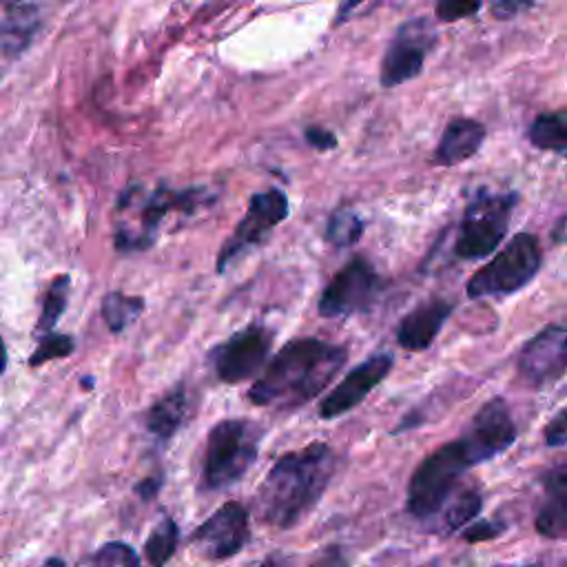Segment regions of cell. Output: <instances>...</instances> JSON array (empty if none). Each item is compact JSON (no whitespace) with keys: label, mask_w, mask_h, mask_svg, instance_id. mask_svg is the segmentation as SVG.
Listing matches in <instances>:
<instances>
[{"label":"cell","mask_w":567,"mask_h":567,"mask_svg":"<svg viewBox=\"0 0 567 567\" xmlns=\"http://www.w3.org/2000/svg\"><path fill=\"white\" fill-rule=\"evenodd\" d=\"M346 363V348L301 337L288 341L250 385L248 399L257 405L295 410L315 399Z\"/></svg>","instance_id":"obj_1"},{"label":"cell","mask_w":567,"mask_h":567,"mask_svg":"<svg viewBox=\"0 0 567 567\" xmlns=\"http://www.w3.org/2000/svg\"><path fill=\"white\" fill-rule=\"evenodd\" d=\"M337 470V454L326 443L286 452L268 470L257 492L259 518L275 527L297 525L321 498Z\"/></svg>","instance_id":"obj_2"},{"label":"cell","mask_w":567,"mask_h":567,"mask_svg":"<svg viewBox=\"0 0 567 567\" xmlns=\"http://www.w3.org/2000/svg\"><path fill=\"white\" fill-rule=\"evenodd\" d=\"M261 430L248 419H224L208 432L204 456V485L226 489L255 463Z\"/></svg>","instance_id":"obj_3"},{"label":"cell","mask_w":567,"mask_h":567,"mask_svg":"<svg viewBox=\"0 0 567 567\" xmlns=\"http://www.w3.org/2000/svg\"><path fill=\"white\" fill-rule=\"evenodd\" d=\"M543 252L536 235H514L483 268H478L467 281V297H503L527 286L540 270Z\"/></svg>","instance_id":"obj_4"},{"label":"cell","mask_w":567,"mask_h":567,"mask_svg":"<svg viewBox=\"0 0 567 567\" xmlns=\"http://www.w3.org/2000/svg\"><path fill=\"white\" fill-rule=\"evenodd\" d=\"M516 204L518 195L512 190H478L472 195L454 239V255L458 259H483L494 252L509 228Z\"/></svg>","instance_id":"obj_5"},{"label":"cell","mask_w":567,"mask_h":567,"mask_svg":"<svg viewBox=\"0 0 567 567\" xmlns=\"http://www.w3.org/2000/svg\"><path fill=\"white\" fill-rule=\"evenodd\" d=\"M463 443L458 439L443 443L421 461L408 485V509L416 518H427L439 512L461 474L472 467Z\"/></svg>","instance_id":"obj_6"},{"label":"cell","mask_w":567,"mask_h":567,"mask_svg":"<svg viewBox=\"0 0 567 567\" xmlns=\"http://www.w3.org/2000/svg\"><path fill=\"white\" fill-rule=\"evenodd\" d=\"M381 286L383 281L372 264L363 257H352L323 288L317 306L319 315L343 319L363 312L377 301Z\"/></svg>","instance_id":"obj_7"},{"label":"cell","mask_w":567,"mask_h":567,"mask_svg":"<svg viewBox=\"0 0 567 567\" xmlns=\"http://www.w3.org/2000/svg\"><path fill=\"white\" fill-rule=\"evenodd\" d=\"M288 197L277 190L268 188L255 193L248 202L246 215L235 226V233L226 239L217 257V270L224 272L233 261L244 257L250 248L266 241V237L288 217Z\"/></svg>","instance_id":"obj_8"},{"label":"cell","mask_w":567,"mask_h":567,"mask_svg":"<svg viewBox=\"0 0 567 567\" xmlns=\"http://www.w3.org/2000/svg\"><path fill=\"white\" fill-rule=\"evenodd\" d=\"M432 47H434L432 20L423 16L405 20L396 29L381 60V84L390 89L416 78Z\"/></svg>","instance_id":"obj_9"},{"label":"cell","mask_w":567,"mask_h":567,"mask_svg":"<svg viewBox=\"0 0 567 567\" xmlns=\"http://www.w3.org/2000/svg\"><path fill=\"white\" fill-rule=\"evenodd\" d=\"M516 372L527 388L543 390L567 372V321L538 330L520 350Z\"/></svg>","instance_id":"obj_10"},{"label":"cell","mask_w":567,"mask_h":567,"mask_svg":"<svg viewBox=\"0 0 567 567\" xmlns=\"http://www.w3.org/2000/svg\"><path fill=\"white\" fill-rule=\"evenodd\" d=\"M272 348V332L261 326L252 323L239 332H235L230 339L219 343L210 359L215 365L217 377L224 383H239L250 377H255Z\"/></svg>","instance_id":"obj_11"},{"label":"cell","mask_w":567,"mask_h":567,"mask_svg":"<svg viewBox=\"0 0 567 567\" xmlns=\"http://www.w3.org/2000/svg\"><path fill=\"white\" fill-rule=\"evenodd\" d=\"M516 423L509 405L496 396L478 408L465 432L458 436L474 465L503 454L516 441Z\"/></svg>","instance_id":"obj_12"},{"label":"cell","mask_w":567,"mask_h":567,"mask_svg":"<svg viewBox=\"0 0 567 567\" xmlns=\"http://www.w3.org/2000/svg\"><path fill=\"white\" fill-rule=\"evenodd\" d=\"M133 199H137V204H135L137 221L133 228L117 230L115 241H117L120 250H144L146 246L153 244L157 228H159L162 219L168 215V210H173V208L193 210L204 197H202V190L175 193V190L157 188L148 195L137 193V195H133Z\"/></svg>","instance_id":"obj_13"},{"label":"cell","mask_w":567,"mask_h":567,"mask_svg":"<svg viewBox=\"0 0 567 567\" xmlns=\"http://www.w3.org/2000/svg\"><path fill=\"white\" fill-rule=\"evenodd\" d=\"M246 540H248V512L237 501L224 503L190 536L195 551L208 560L230 558L246 545Z\"/></svg>","instance_id":"obj_14"},{"label":"cell","mask_w":567,"mask_h":567,"mask_svg":"<svg viewBox=\"0 0 567 567\" xmlns=\"http://www.w3.org/2000/svg\"><path fill=\"white\" fill-rule=\"evenodd\" d=\"M392 354L377 352L354 365L319 403L321 419H337L357 408L392 370Z\"/></svg>","instance_id":"obj_15"},{"label":"cell","mask_w":567,"mask_h":567,"mask_svg":"<svg viewBox=\"0 0 567 567\" xmlns=\"http://www.w3.org/2000/svg\"><path fill=\"white\" fill-rule=\"evenodd\" d=\"M454 303L447 299H427L412 308L396 326V343L408 352H421L432 346L450 317Z\"/></svg>","instance_id":"obj_16"},{"label":"cell","mask_w":567,"mask_h":567,"mask_svg":"<svg viewBox=\"0 0 567 567\" xmlns=\"http://www.w3.org/2000/svg\"><path fill=\"white\" fill-rule=\"evenodd\" d=\"M536 529L547 538H567V461L554 465L543 476Z\"/></svg>","instance_id":"obj_17"},{"label":"cell","mask_w":567,"mask_h":567,"mask_svg":"<svg viewBox=\"0 0 567 567\" xmlns=\"http://www.w3.org/2000/svg\"><path fill=\"white\" fill-rule=\"evenodd\" d=\"M485 140V126L470 117H454L447 122L439 146L434 151V162L441 166H454L470 159Z\"/></svg>","instance_id":"obj_18"},{"label":"cell","mask_w":567,"mask_h":567,"mask_svg":"<svg viewBox=\"0 0 567 567\" xmlns=\"http://www.w3.org/2000/svg\"><path fill=\"white\" fill-rule=\"evenodd\" d=\"M38 7L35 4H11L0 24V53L16 55L33 38L38 29Z\"/></svg>","instance_id":"obj_19"},{"label":"cell","mask_w":567,"mask_h":567,"mask_svg":"<svg viewBox=\"0 0 567 567\" xmlns=\"http://www.w3.org/2000/svg\"><path fill=\"white\" fill-rule=\"evenodd\" d=\"M527 137L540 151L567 155V109L536 115L527 128Z\"/></svg>","instance_id":"obj_20"},{"label":"cell","mask_w":567,"mask_h":567,"mask_svg":"<svg viewBox=\"0 0 567 567\" xmlns=\"http://www.w3.org/2000/svg\"><path fill=\"white\" fill-rule=\"evenodd\" d=\"M184 414H186V392L182 388H175L151 408L146 425L151 434L166 441L177 432V427L184 421Z\"/></svg>","instance_id":"obj_21"},{"label":"cell","mask_w":567,"mask_h":567,"mask_svg":"<svg viewBox=\"0 0 567 567\" xmlns=\"http://www.w3.org/2000/svg\"><path fill=\"white\" fill-rule=\"evenodd\" d=\"M177 538H179L177 525L173 523V518L164 516L153 527L144 545V560L148 563V567H164L177 547Z\"/></svg>","instance_id":"obj_22"},{"label":"cell","mask_w":567,"mask_h":567,"mask_svg":"<svg viewBox=\"0 0 567 567\" xmlns=\"http://www.w3.org/2000/svg\"><path fill=\"white\" fill-rule=\"evenodd\" d=\"M142 308L144 301L140 297H128L124 292H109L102 299V315L113 332H120L126 326H131L135 317L142 312Z\"/></svg>","instance_id":"obj_23"},{"label":"cell","mask_w":567,"mask_h":567,"mask_svg":"<svg viewBox=\"0 0 567 567\" xmlns=\"http://www.w3.org/2000/svg\"><path fill=\"white\" fill-rule=\"evenodd\" d=\"M361 233H363V219L354 210H348V208L332 213V217L328 219V226H326V239L339 248L357 244Z\"/></svg>","instance_id":"obj_24"},{"label":"cell","mask_w":567,"mask_h":567,"mask_svg":"<svg viewBox=\"0 0 567 567\" xmlns=\"http://www.w3.org/2000/svg\"><path fill=\"white\" fill-rule=\"evenodd\" d=\"M80 567H140V556L133 547L111 540L91 554Z\"/></svg>","instance_id":"obj_25"},{"label":"cell","mask_w":567,"mask_h":567,"mask_svg":"<svg viewBox=\"0 0 567 567\" xmlns=\"http://www.w3.org/2000/svg\"><path fill=\"white\" fill-rule=\"evenodd\" d=\"M481 494L476 489H463L461 494L454 496V501L450 503V507L445 509V527L447 529H458L463 525H467L478 512H481Z\"/></svg>","instance_id":"obj_26"},{"label":"cell","mask_w":567,"mask_h":567,"mask_svg":"<svg viewBox=\"0 0 567 567\" xmlns=\"http://www.w3.org/2000/svg\"><path fill=\"white\" fill-rule=\"evenodd\" d=\"M66 295H69V277L60 275L58 279H53L44 306H42V315H40V330H51L55 326V321L60 319V315L66 308Z\"/></svg>","instance_id":"obj_27"},{"label":"cell","mask_w":567,"mask_h":567,"mask_svg":"<svg viewBox=\"0 0 567 567\" xmlns=\"http://www.w3.org/2000/svg\"><path fill=\"white\" fill-rule=\"evenodd\" d=\"M73 350V339L66 337V334H55V332H49L42 337L40 346L35 348L33 357H31V365H40L49 359H60V357H66L69 352Z\"/></svg>","instance_id":"obj_28"},{"label":"cell","mask_w":567,"mask_h":567,"mask_svg":"<svg viewBox=\"0 0 567 567\" xmlns=\"http://www.w3.org/2000/svg\"><path fill=\"white\" fill-rule=\"evenodd\" d=\"M543 434H545V443L549 447L567 443V405L549 419V423L545 425Z\"/></svg>","instance_id":"obj_29"},{"label":"cell","mask_w":567,"mask_h":567,"mask_svg":"<svg viewBox=\"0 0 567 567\" xmlns=\"http://www.w3.org/2000/svg\"><path fill=\"white\" fill-rule=\"evenodd\" d=\"M481 9L478 2H439L436 4V16L443 22H454L467 16H474Z\"/></svg>","instance_id":"obj_30"},{"label":"cell","mask_w":567,"mask_h":567,"mask_svg":"<svg viewBox=\"0 0 567 567\" xmlns=\"http://www.w3.org/2000/svg\"><path fill=\"white\" fill-rule=\"evenodd\" d=\"M501 532H503V525H496V523H487V520H483V523H474V525H470V527L463 532V538H465L467 543H478V540L494 538V536H498Z\"/></svg>","instance_id":"obj_31"},{"label":"cell","mask_w":567,"mask_h":567,"mask_svg":"<svg viewBox=\"0 0 567 567\" xmlns=\"http://www.w3.org/2000/svg\"><path fill=\"white\" fill-rule=\"evenodd\" d=\"M306 142L319 151H326V148H334L337 146V137L328 131V128H321V126H310L306 128Z\"/></svg>","instance_id":"obj_32"},{"label":"cell","mask_w":567,"mask_h":567,"mask_svg":"<svg viewBox=\"0 0 567 567\" xmlns=\"http://www.w3.org/2000/svg\"><path fill=\"white\" fill-rule=\"evenodd\" d=\"M308 567H346V558L339 547H326Z\"/></svg>","instance_id":"obj_33"},{"label":"cell","mask_w":567,"mask_h":567,"mask_svg":"<svg viewBox=\"0 0 567 567\" xmlns=\"http://www.w3.org/2000/svg\"><path fill=\"white\" fill-rule=\"evenodd\" d=\"M529 4L527 2H496V4H492V13L498 18V20H507V18H512L514 13H518V11H523V9H527Z\"/></svg>","instance_id":"obj_34"},{"label":"cell","mask_w":567,"mask_h":567,"mask_svg":"<svg viewBox=\"0 0 567 567\" xmlns=\"http://www.w3.org/2000/svg\"><path fill=\"white\" fill-rule=\"evenodd\" d=\"M157 481L155 478H151V481H144V483H140L137 485V494H142L144 498H151L155 492H157Z\"/></svg>","instance_id":"obj_35"},{"label":"cell","mask_w":567,"mask_h":567,"mask_svg":"<svg viewBox=\"0 0 567 567\" xmlns=\"http://www.w3.org/2000/svg\"><path fill=\"white\" fill-rule=\"evenodd\" d=\"M7 368V348H4V341L0 339V374L4 372Z\"/></svg>","instance_id":"obj_36"},{"label":"cell","mask_w":567,"mask_h":567,"mask_svg":"<svg viewBox=\"0 0 567 567\" xmlns=\"http://www.w3.org/2000/svg\"><path fill=\"white\" fill-rule=\"evenodd\" d=\"M42 567H66V565H64V560H62V558H49Z\"/></svg>","instance_id":"obj_37"},{"label":"cell","mask_w":567,"mask_h":567,"mask_svg":"<svg viewBox=\"0 0 567 567\" xmlns=\"http://www.w3.org/2000/svg\"><path fill=\"white\" fill-rule=\"evenodd\" d=\"M259 567H281L279 563H275V560H266V563H261Z\"/></svg>","instance_id":"obj_38"},{"label":"cell","mask_w":567,"mask_h":567,"mask_svg":"<svg viewBox=\"0 0 567 567\" xmlns=\"http://www.w3.org/2000/svg\"><path fill=\"white\" fill-rule=\"evenodd\" d=\"M565 461H567V458H565Z\"/></svg>","instance_id":"obj_39"}]
</instances>
